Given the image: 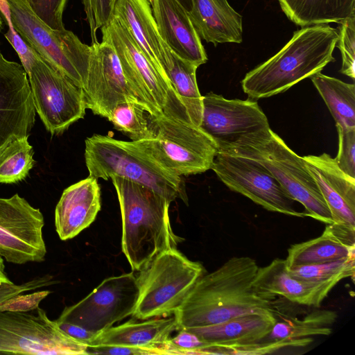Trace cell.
I'll use <instances>...</instances> for the list:
<instances>
[{
	"label": "cell",
	"mask_w": 355,
	"mask_h": 355,
	"mask_svg": "<svg viewBox=\"0 0 355 355\" xmlns=\"http://www.w3.org/2000/svg\"><path fill=\"white\" fill-rule=\"evenodd\" d=\"M59 327L67 335L76 340L89 345L96 338L97 334L92 333L75 324L55 320Z\"/></svg>",
	"instance_id": "42"
},
{
	"label": "cell",
	"mask_w": 355,
	"mask_h": 355,
	"mask_svg": "<svg viewBox=\"0 0 355 355\" xmlns=\"http://www.w3.org/2000/svg\"><path fill=\"white\" fill-rule=\"evenodd\" d=\"M0 12L5 18L8 26V31L5 34V37L17 52L21 65L28 73L38 54L23 40L21 37L15 31L11 19L10 10L7 0H0Z\"/></svg>",
	"instance_id": "36"
},
{
	"label": "cell",
	"mask_w": 355,
	"mask_h": 355,
	"mask_svg": "<svg viewBox=\"0 0 355 355\" xmlns=\"http://www.w3.org/2000/svg\"><path fill=\"white\" fill-rule=\"evenodd\" d=\"M311 80L336 121L343 128H355V86L334 77L314 74Z\"/></svg>",
	"instance_id": "30"
},
{
	"label": "cell",
	"mask_w": 355,
	"mask_h": 355,
	"mask_svg": "<svg viewBox=\"0 0 355 355\" xmlns=\"http://www.w3.org/2000/svg\"><path fill=\"white\" fill-rule=\"evenodd\" d=\"M329 209L331 226L355 239V178L338 166L327 153L303 157Z\"/></svg>",
	"instance_id": "18"
},
{
	"label": "cell",
	"mask_w": 355,
	"mask_h": 355,
	"mask_svg": "<svg viewBox=\"0 0 355 355\" xmlns=\"http://www.w3.org/2000/svg\"><path fill=\"white\" fill-rule=\"evenodd\" d=\"M50 293V291L43 290L32 293L17 295L1 303L0 311L26 312L35 310Z\"/></svg>",
	"instance_id": "39"
},
{
	"label": "cell",
	"mask_w": 355,
	"mask_h": 355,
	"mask_svg": "<svg viewBox=\"0 0 355 355\" xmlns=\"http://www.w3.org/2000/svg\"><path fill=\"white\" fill-rule=\"evenodd\" d=\"M288 18L302 27L340 23L355 15V0H278Z\"/></svg>",
	"instance_id": "29"
},
{
	"label": "cell",
	"mask_w": 355,
	"mask_h": 355,
	"mask_svg": "<svg viewBox=\"0 0 355 355\" xmlns=\"http://www.w3.org/2000/svg\"><path fill=\"white\" fill-rule=\"evenodd\" d=\"M116 0H81L89 27L92 44L98 42L97 31L110 21Z\"/></svg>",
	"instance_id": "35"
},
{
	"label": "cell",
	"mask_w": 355,
	"mask_h": 355,
	"mask_svg": "<svg viewBox=\"0 0 355 355\" xmlns=\"http://www.w3.org/2000/svg\"><path fill=\"white\" fill-rule=\"evenodd\" d=\"M261 162L278 180L288 196L301 203L306 216L332 224L329 209L303 157L293 151L276 133L253 157Z\"/></svg>",
	"instance_id": "15"
},
{
	"label": "cell",
	"mask_w": 355,
	"mask_h": 355,
	"mask_svg": "<svg viewBox=\"0 0 355 355\" xmlns=\"http://www.w3.org/2000/svg\"><path fill=\"white\" fill-rule=\"evenodd\" d=\"M111 180L121 213L122 251L132 271H139L183 239L172 230L169 200L139 183L116 176Z\"/></svg>",
	"instance_id": "3"
},
{
	"label": "cell",
	"mask_w": 355,
	"mask_h": 355,
	"mask_svg": "<svg viewBox=\"0 0 355 355\" xmlns=\"http://www.w3.org/2000/svg\"><path fill=\"white\" fill-rule=\"evenodd\" d=\"M211 169L232 191L239 193L264 209L303 218L275 176L261 162L250 157L217 153Z\"/></svg>",
	"instance_id": "13"
},
{
	"label": "cell",
	"mask_w": 355,
	"mask_h": 355,
	"mask_svg": "<svg viewBox=\"0 0 355 355\" xmlns=\"http://www.w3.org/2000/svg\"><path fill=\"white\" fill-rule=\"evenodd\" d=\"M287 270L293 277L300 280L338 283L343 279L354 277V256L331 262L287 268Z\"/></svg>",
	"instance_id": "33"
},
{
	"label": "cell",
	"mask_w": 355,
	"mask_h": 355,
	"mask_svg": "<svg viewBox=\"0 0 355 355\" xmlns=\"http://www.w3.org/2000/svg\"><path fill=\"white\" fill-rule=\"evenodd\" d=\"M273 313H251L200 327L186 328L213 347L214 354H226L229 349L255 343L271 331Z\"/></svg>",
	"instance_id": "22"
},
{
	"label": "cell",
	"mask_w": 355,
	"mask_h": 355,
	"mask_svg": "<svg viewBox=\"0 0 355 355\" xmlns=\"http://www.w3.org/2000/svg\"><path fill=\"white\" fill-rule=\"evenodd\" d=\"M85 159L89 176L105 180L120 177L150 188L171 202H188L181 176L159 166L133 141L94 135L85 141Z\"/></svg>",
	"instance_id": "4"
},
{
	"label": "cell",
	"mask_w": 355,
	"mask_h": 355,
	"mask_svg": "<svg viewBox=\"0 0 355 355\" xmlns=\"http://www.w3.org/2000/svg\"><path fill=\"white\" fill-rule=\"evenodd\" d=\"M189 18L201 40L216 46L219 43H241L242 16L227 0H191Z\"/></svg>",
	"instance_id": "24"
},
{
	"label": "cell",
	"mask_w": 355,
	"mask_h": 355,
	"mask_svg": "<svg viewBox=\"0 0 355 355\" xmlns=\"http://www.w3.org/2000/svg\"><path fill=\"white\" fill-rule=\"evenodd\" d=\"M55 281L50 275L35 277L21 284L15 283L0 286V304L7 300L21 293H25L37 288L54 284Z\"/></svg>",
	"instance_id": "40"
},
{
	"label": "cell",
	"mask_w": 355,
	"mask_h": 355,
	"mask_svg": "<svg viewBox=\"0 0 355 355\" xmlns=\"http://www.w3.org/2000/svg\"><path fill=\"white\" fill-rule=\"evenodd\" d=\"M151 123L155 137L133 142L159 166L178 176L211 169L217 148L199 126L164 114L151 115Z\"/></svg>",
	"instance_id": "9"
},
{
	"label": "cell",
	"mask_w": 355,
	"mask_h": 355,
	"mask_svg": "<svg viewBox=\"0 0 355 355\" xmlns=\"http://www.w3.org/2000/svg\"><path fill=\"white\" fill-rule=\"evenodd\" d=\"M91 46L92 53L83 89L87 109L108 119L117 105L133 102L149 112L125 76L113 46L104 40Z\"/></svg>",
	"instance_id": "16"
},
{
	"label": "cell",
	"mask_w": 355,
	"mask_h": 355,
	"mask_svg": "<svg viewBox=\"0 0 355 355\" xmlns=\"http://www.w3.org/2000/svg\"><path fill=\"white\" fill-rule=\"evenodd\" d=\"M151 6L159 34L170 49L198 67L206 63L201 39L181 4L176 0H154Z\"/></svg>",
	"instance_id": "20"
},
{
	"label": "cell",
	"mask_w": 355,
	"mask_h": 355,
	"mask_svg": "<svg viewBox=\"0 0 355 355\" xmlns=\"http://www.w3.org/2000/svg\"><path fill=\"white\" fill-rule=\"evenodd\" d=\"M139 293L133 272L110 277L78 302L65 307L57 320L98 334L132 315Z\"/></svg>",
	"instance_id": "12"
},
{
	"label": "cell",
	"mask_w": 355,
	"mask_h": 355,
	"mask_svg": "<svg viewBox=\"0 0 355 355\" xmlns=\"http://www.w3.org/2000/svg\"><path fill=\"white\" fill-rule=\"evenodd\" d=\"M336 126L338 135V150L334 159L341 171L355 178V128Z\"/></svg>",
	"instance_id": "37"
},
{
	"label": "cell",
	"mask_w": 355,
	"mask_h": 355,
	"mask_svg": "<svg viewBox=\"0 0 355 355\" xmlns=\"http://www.w3.org/2000/svg\"><path fill=\"white\" fill-rule=\"evenodd\" d=\"M338 38L336 46L341 52L340 72L352 79L355 78V15L339 23Z\"/></svg>",
	"instance_id": "34"
},
{
	"label": "cell",
	"mask_w": 355,
	"mask_h": 355,
	"mask_svg": "<svg viewBox=\"0 0 355 355\" xmlns=\"http://www.w3.org/2000/svg\"><path fill=\"white\" fill-rule=\"evenodd\" d=\"M163 46L165 51L163 69L165 74L186 107L192 123L199 126L202 113V96L196 80L198 67L178 56L164 42Z\"/></svg>",
	"instance_id": "28"
},
{
	"label": "cell",
	"mask_w": 355,
	"mask_h": 355,
	"mask_svg": "<svg viewBox=\"0 0 355 355\" xmlns=\"http://www.w3.org/2000/svg\"><path fill=\"white\" fill-rule=\"evenodd\" d=\"M87 348L40 306L26 312L0 311V354L78 355L87 354Z\"/></svg>",
	"instance_id": "10"
},
{
	"label": "cell",
	"mask_w": 355,
	"mask_h": 355,
	"mask_svg": "<svg viewBox=\"0 0 355 355\" xmlns=\"http://www.w3.org/2000/svg\"><path fill=\"white\" fill-rule=\"evenodd\" d=\"M101 31L102 40L113 46L125 76L150 115L164 114L192 123L178 94L153 67L125 27L112 16Z\"/></svg>",
	"instance_id": "7"
},
{
	"label": "cell",
	"mask_w": 355,
	"mask_h": 355,
	"mask_svg": "<svg viewBox=\"0 0 355 355\" xmlns=\"http://www.w3.org/2000/svg\"><path fill=\"white\" fill-rule=\"evenodd\" d=\"M34 13L48 26L62 30L63 12L67 0H28Z\"/></svg>",
	"instance_id": "38"
},
{
	"label": "cell",
	"mask_w": 355,
	"mask_h": 355,
	"mask_svg": "<svg viewBox=\"0 0 355 355\" xmlns=\"http://www.w3.org/2000/svg\"><path fill=\"white\" fill-rule=\"evenodd\" d=\"M189 12L191 9V0H176Z\"/></svg>",
	"instance_id": "44"
},
{
	"label": "cell",
	"mask_w": 355,
	"mask_h": 355,
	"mask_svg": "<svg viewBox=\"0 0 355 355\" xmlns=\"http://www.w3.org/2000/svg\"><path fill=\"white\" fill-rule=\"evenodd\" d=\"M143 322L130 320L98 334L88 345H119L154 349L166 354L164 344L179 329L175 316L155 318Z\"/></svg>",
	"instance_id": "25"
},
{
	"label": "cell",
	"mask_w": 355,
	"mask_h": 355,
	"mask_svg": "<svg viewBox=\"0 0 355 355\" xmlns=\"http://www.w3.org/2000/svg\"><path fill=\"white\" fill-rule=\"evenodd\" d=\"M139 271V293L132 316L141 320L173 315L205 273L200 262L176 248L162 251Z\"/></svg>",
	"instance_id": "6"
},
{
	"label": "cell",
	"mask_w": 355,
	"mask_h": 355,
	"mask_svg": "<svg viewBox=\"0 0 355 355\" xmlns=\"http://www.w3.org/2000/svg\"><path fill=\"white\" fill-rule=\"evenodd\" d=\"M13 283L14 282L11 281L6 272L4 259L0 257V286L5 284H10Z\"/></svg>",
	"instance_id": "43"
},
{
	"label": "cell",
	"mask_w": 355,
	"mask_h": 355,
	"mask_svg": "<svg viewBox=\"0 0 355 355\" xmlns=\"http://www.w3.org/2000/svg\"><path fill=\"white\" fill-rule=\"evenodd\" d=\"M101 207V188L89 176L65 189L55 207V231L62 241L76 236L96 219Z\"/></svg>",
	"instance_id": "21"
},
{
	"label": "cell",
	"mask_w": 355,
	"mask_h": 355,
	"mask_svg": "<svg viewBox=\"0 0 355 355\" xmlns=\"http://www.w3.org/2000/svg\"><path fill=\"white\" fill-rule=\"evenodd\" d=\"M44 216L18 193L0 198V257L17 265L45 260Z\"/></svg>",
	"instance_id": "14"
},
{
	"label": "cell",
	"mask_w": 355,
	"mask_h": 355,
	"mask_svg": "<svg viewBox=\"0 0 355 355\" xmlns=\"http://www.w3.org/2000/svg\"><path fill=\"white\" fill-rule=\"evenodd\" d=\"M87 354H110V355H147L160 354L154 349L119 346V345H90L87 346Z\"/></svg>",
	"instance_id": "41"
},
{
	"label": "cell",
	"mask_w": 355,
	"mask_h": 355,
	"mask_svg": "<svg viewBox=\"0 0 355 355\" xmlns=\"http://www.w3.org/2000/svg\"><path fill=\"white\" fill-rule=\"evenodd\" d=\"M199 127L218 153L250 158L270 141L273 132L257 101L227 99L211 92L202 96Z\"/></svg>",
	"instance_id": "5"
},
{
	"label": "cell",
	"mask_w": 355,
	"mask_h": 355,
	"mask_svg": "<svg viewBox=\"0 0 355 355\" xmlns=\"http://www.w3.org/2000/svg\"><path fill=\"white\" fill-rule=\"evenodd\" d=\"M35 112L26 71L0 51V152L10 142L28 136Z\"/></svg>",
	"instance_id": "17"
},
{
	"label": "cell",
	"mask_w": 355,
	"mask_h": 355,
	"mask_svg": "<svg viewBox=\"0 0 355 355\" xmlns=\"http://www.w3.org/2000/svg\"><path fill=\"white\" fill-rule=\"evenodd\" d=\"M355 241L327 225L322 234L311 240L292 245L285 259L288 268L318 264L355 255Z\"/></svg>",
	"instance_id": "27"
},
{
	"label": "cell",
	"mask_w": 355,
	"mask_h": 355,
	"mask_svg": "<svg viewBox=\"0 0 355 355\" xmlns=\"http://www.w3.org/2000/svg\"><path fill=\"white\" fill-rule=\"evenodd\" d=\"M337 284L296 279L288 272L285 259L277 258L258 268L253 286L270 300L281 296L294 304L318 308Z\"/></svg>",
	"instance_id": "19"
},
{
	"label": "cell",
	"mask_w": 355,
	"mask_h": 355,
	"mask_svg": "<svg viewBox=\"0 0 355 355\" xmlns=\"http://www.w3.org/2000/svg\"><path fill=\"white\" fill-rule=\"evenodd\" d=\"M258 268L251 257H234L203 275L173 314L179 329L211 325L242 315L272 313L273 300L253 286Z\"/></svg>",
	"instance_id": "1"
},
{
	"label": "cell",
	"mask_w": 355,
	"mask_h": 355,
	"mask_svg": "<svg viewBox=\"0 0 355 355\" xmlns=\"http://www.w3.org/2000/svg\"><path fill=\"white\" fill-rule=\"evenodd\" d=\"M2 27H3V21H2L1 17L0 16V31H1Z\"/></svg>",
	"instance_id": "45"
},
{
	"label": "cell",
	"mask_w": 355,
	"mask_h": 355,
	"mask_svg": "<svg viewBox=\"0 0 355 355\" xmlns=\"http://www.w3.org/2000/svg\"><path fill=\"white\" fill-rule=\"evenodd\" d=\"M272 312L275 322L270 333L258 342L284 340L304 347L311 343V336L331 334V326L337 318L336 312L326 309L313 311L303 318L292 317L283 313L274 300Z\"/></svg>",
	"instance_id": "26"
},
{
	"label": "cell",
	"mask_w": 355,
	"mask_h": 355,
	"mask_svg": "<svg viewBox=\"0 0 355 355\" xmlns=\"http://www.w3.org/2000/svg\"><path fill=\"white\" fill-rule=\"evenodd\" d=\"M33 155L28 136L10 142L0 152V183L15 184L24 180L35 165Z\"/></svg>",
	"instance_id": "31"
},
{
	"label": "cell",
	"mask_w": 355,
	"mask_h": 355,
	"mask_svg": "<svg viewBox=\"0 0 355 355\" xmlns=\"http://www.w3.org/2000/svg\"><path fill=\"white\" fill-rule=\"evenodd\" d=\"M148 1H149V2H150V5H152V4H153V1H154V0H148Z\"/></svg>",
	"instance_id": "46"
},
{
	"label": "cell",
	"mask_w": 355,
	"mask_h": 355,
	"mask_svg": "<svg viewBox=\"0 0 355 355\" xmlns=\"http://www.w3.org/2000/svg\"><path fill=\"white\" fill-rule=\"evenodd\" d=\"M108 120L115 129L128 137L132 141L152 139L155 137L151 115L141 105L125 102L117 105Z\"/></svg>",
	"instance_id": "32"
},
{
	"label": "cell",
	"mask_w": 355,
	"mask_h": 355,
	"mask_svg": "<svg viewBox=\"0 0 355 355\" xmlns=\"http://www.w3.org/2000/svg\"><path fill=\"white\" fill-rule=\"evenodd\" d=\"M338 31L327 24L304 26L270 59L246 73L241 81L252 99L283 93L334 62Z\"/></svg>",
	"instance_id": "2"
},
{
	"label": "cell",
	"mask_w": 355,
	"mask_h": 355,
	"mask_svg": "<svg viewBox=\"0 0 355 355\" xmlns=\"http://www.w3.org/2000/svg\"><path fill=\"white\" fill-rule=\"evenodd\" d=\"M15 31L46 63L83 89L88 76L92 46L72 31L53 29L31 9L28 0H7Z\"/></svg>",
	"instance_id": "8"
},
{
	"label": "cell",
	"mask_w": 355,
	"mask_h": 355,
	"mask_svg": "<svg viewBox=\"0 0 355 355\" xmlns=\"http://www.w3.org/2000/svg\"><path fill=\"white\" fill-rule=\"evenodd\" d=\"M27 75L35 112L51 135L62 134L84 118L83 89L39 55Z\"/></svg>",
	"instance_id": "11"
},
{
	"label": "cell",
	"mask_w": 355,
	"mask_h": 355,
	"mask_svg": "<svg viewBox=\"0 0 355 355\" xmlns=\"http://www.w3.org/2000/svg\"><path fill=\"white\" fill-rule=\"evenodd\" d=\"M150 6L148 0H116L112 16L125 27L153 67L170 83L163 69L164 41Z\"/></svg>",
	"instance_id": "23"
}]
</instances>
